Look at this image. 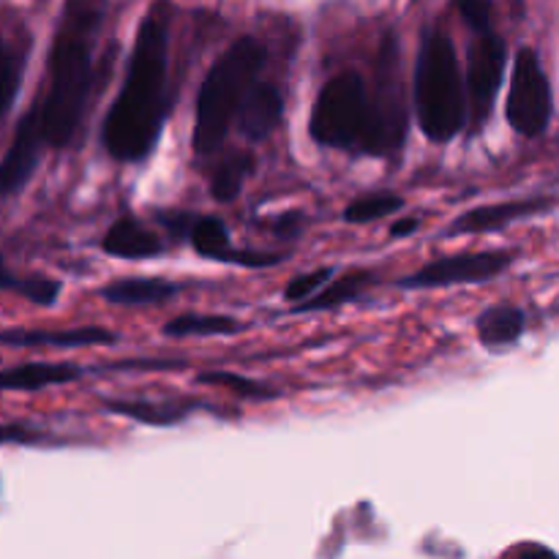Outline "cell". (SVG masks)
I'll list each match as a JSON object with an SVG mask.
<instances>
[{"mask_svg": "<svg viewBox=\"0 0 559 559\" xmlns=\"http://www.w3.org/2000/svg\"><path fill=\"white\" fill-rule=\"evenodd\" d=\"M169 0L151 3L136 31L120 93L102 126V145L115 162H145L158 145L173 109L169 91Z\"/></svg>", "mask_w": 559, "mask_h": 559, "instance_id": "1", "label": "cell"}, {"mask_svg": "<svg viewBox=\"0 0 559 559\" xmlns=\"http://www.w3.org/2000/svg\"><path fill=\"white\" fill-rule=\"evenodd\" d=\"M189 243L197 254L213 262H224V257L233 251V240H229L227 224L216 216H197L194 227H191V235H189Z\"/></svg>", "mask_w": 559, "mask_h": 559, "instance_id": "23", "label": "cell"}, {"mask_svg": "<svg viewBox=\"0 0 559 559\" xmlns=\"http://www.w3.org/2000/svg\"><path fill=\"white\" fill-rule=\"evenodd\" d=\"M183 360H115L102 366L104 371H136V369H183Z\"/></svg>", "mask_w": 559, "mask_h": 559, "instance_id": "31", "label": "cell"}, {"mask_svg": "<svg viewBox=\"0 0 559 559\" xmlns=\"http://www.w3.org/2000/svg\"><path fill=\"white\" fill-rule=\"evenodd\" d=\"M311 140L364 156H388L371 93L358 71H338L320 87L309 118Z\"/></svg>", "mask_w": 559, "mask_h": 559, "instance_id": "5", "label": "cell"}, {"mask_svg": "<svg viewBox=\"0 0 559 559\" xmlns=\"http://www.w3.org/2000/svg\"><path fill=\"white\" fill-rule=\"evenodd\" d=\"M399 36L396 33H385L380 44V55H377V87L371 93V104H374L377 120L385 134L388 151H396L404 142V131H407V109H404L402 98V76H399Z\"/></svg>", "mask_w": 559, "mask_h": 559, "instance_id": "9", "label": "cell"}, {"mask_svg": "<svg viewBox=\"0 0 559 559\" xmlns=\"http://www.w3.org/2000/svg\"><path fill=\"white\" fill-rule=\"evenodd\" d=\"M306 227V216L300 211H289L284 213V216H278L276 222H273V235L282 240H295L300 238V233H304Z\"/></svg>", "mask_w": 559, "mask_h": 559, "instance_id": "30", "label": "cell"}, {"mask_svg": "<svg viewBox=\"0 0 559 559\" xmlns=\"http://www.w3.org/2000/svg\"><path fill=\"white\" fill-rule=\"evenodd\" d=\"M243 331L240 320L229 314H178L162 328L164 336L186 338V336H235Z\"/></svg>", "mask_w": 559, "mask_h": 559, "instance_id": "21", "label": "cell"}, {"mask_svg": "<svg viewBox=\"0 0 559 559\" xmlns=\"http://www.w3.org/2000/svg\"><path fill=\"white\" fill-rule=\"evenodd\" d=\"M333 276H336V267L333 265L317 267V271H309V273H300V276H295L293 282L284 287V300L293 306L304 304V300L314 298L322 287H328V284L333 282Z\"/></svg>", "mask_w": 559, "mask_h": 559, "instance_id": "27", "label": "cell"}, {"mask_svg": "<svg viewBox=\"0 0 559 559\" xmlns=\"http://www.w3.org/2000/svg\"><path fill=\"white\" fill-rule=\"evenodd\" d=\"M44 435L41 431L31 429V426L25 424H5L3 426V442L5 445H36V442H41Z\"/></svg>", "mask_w": 559, "mask_h": 559, "instance_id": "32", "label": "cell"}, {"mask_svg": "<svg viewBox=\"0 0 559 559\" xmlns=\"http://www.w3.org/2000/svg\"><path fill=\"white\" fill-rule=\"evenodd\" d=\"M555 205L549 197H533V200H511V202H497V205H480L473 211L462 213L453 218L445 229V238H456V235H480V233H495V229L508 227V224L519 222V218L538 216Z\"/></svg>", "mask_w": 559, "mask_h": 559, "instance_id": "11", "label": "cell"}, {"mask_svg": "<svg viewBox=\"0 0 559 559\" xmlns=\"http://www.w3.org/2000/svg\"><path fill=\"white\" fill-rule=\"evenodd\" d=\"M527 331V314L524 309L511 304H497L491 309H486L484 314L475 320V333H478V342L484 344L491 353H500V349L516 347L519 338Z\"/></svg>", "mask_w": 559, "mask_h": 559, "instance_id": "16", "label": "cell"}, {"mask_svg": "<svg viewBox=\"0 0 559 559\" xmlns=\"http://www.w3.org/2000/svg\"><path fill=\"white\" fill-rule=\"evenodd\" d=\"M104 409L120 415L126 420H134L140 426H153V429H169L189 418L197 409H205V402L197 399H183V402H147V399H102Z\"/></svg>", "mask_w": 559, "mask_h": 559, "instance_id": "13", "label": "cell"}, {"mask_svg": "<svg viewBox=\"0 0 559 559\" xmlns=\"http://www.w3.org/2000/svg\"><path fill=\"white\" fill-rule=\"evenodd\" d=\"M284 115V96L273 82H260L249 87L235 123L240 126V134L249 142H265L278 129Z\"/></svg>", "mask_w": 559, "mask_h": 559, "instance_id": "12", "label": "cell"}, {"mask_svg": "<svg viewBox=\"0 0 559 559\" xmlns=\"http://www.w3.org/2000/svg\"><path fill=\"white\" fill-rule=\"evenodd\" d=\"M107 20V0H66L47 58V87L31 112L52 151L71 147L80 136L98 80L96 44Z\"/></svg>", "mask_w": 559, "mask_h": 559, "instance_id": "2", "label": "cell"}, {"mask_svg": "<svg viewBox=\"0 0 559 559\" xmlns=\"http://www.w3.org/2000/svg\"><path fill=\"white\" fill-rule=\"evenodd\" d=\"M104 254L115 260H156L164 254V243L151 227L140 222L136 216H120L118 222L109 224L102 240Z\"/></svg>", "mask_w": 559, "mask_h": 559, "instance_id": "15", "label": "cell"}, {"mask_svg": "<svg viewBox=\"0 0 559 559\" xmlns=\"http://www.w3.org/2000/svg\"><path fill=\"white\" fill-rule=\"evenodd\" d=\"M44 140L41 131H38L36 118L27 109L25 115L16 123L14 136H11L9 147L3 153V162H0V194L14 197L20 194L27 186V180L33 178L38 167V158H41Z\"/></svg>", "mask_w": 559, "mask_h": 559, "instance_id": "10", "label": "cell"}, {"mask_svg": "<svg viewBox=\"0 0 559 559\" xmlns=\"http://www.w3.org/2000/svg\"><path fill=\"white\" fill-rule=\"evenodd\" d=\"M377 282V276L371 271H353L347 276L336 278L328 287H322L314 298L304 300V304L289 306L287 314H311V311H331L338 309L344 304H355V300L364 298L366 289Z\"/></svg>", "mask_w": 559, "mask_h": 559, "instance_id": "18", "label": "cell"}, {"mask_svg": "<svg viewBox=\"0 0 559 559\" xmlns=\"http://www.w3.org/2000/svg\"><path fill=\"white\" fill-rule=\"evenodd\" d=\"M153 218H156L175 240L189 238L191 227H194L197 222L189 211H173V207H158V211H153Z\"/></svg>", "mask_w": 559, "mask_h": 559, "instance_id": "29", "label": "cell"}, {"mask_svg": "<svg viewBox=\"0 0 559 559\" xmlns=\"http://www.w3.org/2000/svg\"><path fill=\"white\" fill-rule=\"evenodd\" d=\"M462 14V20L473 27L475 33L491 31V11H495V3L491 0H453Z\"/></svg>", "mask_w": 559, "mask_h": 559, "instance_id": "28", "label": "cell"}, {"mask_svg": "<svg viewBox=\"0 0 559 559\" xmlns=\"http://www.w3.org/2000/svg\"><path fill=\"white\" fill-rule=\"evenodd\" d=\"M180 293V284L164 282V278H118L98 289L107 304L115 306H147L167 304Z\"/></svg>", "mask_w": 559, "mask_h": 559, "instance_id": "19", "label": "cell"}, {"mask_svg": "<svg viewBox=\"0 0 559 559\" xmlns=\"http://www.w3.org/2000/svg\"><path fill=\"white\" fill-rule=\"evenodd\" d=\"M265 60L267 52L260 38L240 36L211 66L200 93H197L194 131H191V147L197 156H211L222 147L229 129L238 120L240 104L257 82Z\"/></svg>", "mask_w": 559, "mask_h": 559, "instance_id": "4", "label": "cell"}, {"mask_svg": "<svg viewBox=\"0 0 559 559\" xmlns=\"http://www.w3.org/2000/svg\"><path fill=\"white\" fill-rule=\"evenodd\" d=\"M513 251H467L426 262L409 276L399 278V289H442L456 284H480L502 276L513 265Z\"/></svg>", "mask_w": 559, "mask_h": 559, "instance_id": "7", "label": "cell"}, {"mask_svg": "<svg viewBox=\"0 0 559 559\" xmlns=\"http://www.w3.org/2000/svg\"><path fill=\"white\" fill-rule=\"evenodd\" d=\"M413 104L420 131L435 145H445L467 126V80H462L451 36L440 27H426L420 38Z\"/></svg>", "mask_w": 559, "mask_h": 559, "instance_id": "3", "label": "cell"}, {"mask_svg": "<svg viewBox=\"0 0 559 559\" xmlns=\"http://www.w3.org/2000/svg\"><path fill=\"white\" fill-rule=\"evenodd\" d=\"M508 66L506 38L495 31L475 33V41L467 52V96H469V123L484 129L495 109L497 93L502 87V74Z\"/></svg>", "mask_w": 559, "mask_h": 559, "instance_id": "8", "label": "cell"}, {"mask_svg": "<svg viewBox=\"0 0 559 559\" xmlns=\"http://www.w3.org/2000/svg\"><path fill=\"white\" fill-rule=\"evenodd\" d=\"M555 102H551V82L540 66L538 52L533 47H522L513 58L511 91L506 102V118L519 136L544 134L551 123Z\"/></svg>", "mask_w": 559, "mask_h": 559, "instance_id": "6", "label": "cell"}, {"mask_svg": "<svg viewBox=\"0 0 559 559\" xmlns=\"http://www.w3.org/2000/svg\"><path fill=\"white\" fill-rule=\"evenodd\" d=\"M27 63V47H22V41H3V60H0V118H9V112L14 109L16 96H20L22 87V74H25Z\"/></svg>", "mask_w": 559, "mask_h": 559, "instance_id": "22", "label": "cell"}, {"mask_svg": "<svg viewBox=\"0 0 559 559\" xmlns=\"http://www.w3.org/2000/svg\"><path fill=\"white\" fill-rule=\"evenodd\" d=\"M197 382H200V385L227 388V391L238 393V396L246 399V402H273V399L282 396V391H276V388H267L265 382L251 380V377H243L238 374V371H227V369L200 371V374H197Z\"/></svg>", "mask_w": 559, "mask_h": 559, "instance_id": "24", "label": "cell"}, {"mask_svg": "<svg viewBox=\"0 0 559 559\" xmlns=\"http://www.w3.org/2000/svg\"><path fill=\"white\" fill-rule=\"evenodd\" d=\"M0 342L5 347H112L118 344V333L107 328H71V331H22V328H9L0 333Z\"/></svg>", "mask_w": 559, "mask_h": 559, "instance_id": "14", "label": "cell"}, {"mask_svg": "<svg viewBox=\"0 0 559 559\" xmlns=\"http://www.w3.org/2000/svg\"><path fill=\"white\" fill-rule=\"evenodd\" d=\"M418 229H420V218L404 216L399 218V222H393L388 233H391V238H409V235H415Z\"/></svg>", "mask_w": 559, "mask_h": 559, "instance_id": "33", "label": "cell"}, {"mask_svg": "<svg viewBox=\"0 0 559 559\" xmlns=\"http://www.w3.org/2000/svg\"><path fill=\"white\" fill-rule=\"evenodd\" d=\"M402 207H404V200L396 194H385V191H380V194H366V197H358V200H353L347 207H344V222L371 224L377 222V218H385L391 216V213L402 211Z\"/></svg>", "mask_w": 559, "mask_h": 559, "instance_id": "26", "label": "cell"}, {"mask_svg": "<svg viewBox=\"0 0 559 559\" xmlns=\"http://www.w3.org/2000/svg\"><path fill=\"white\" fill-rule=\"evenodd\" d=\"M0 284H3V289H9V293H20L22 298L31 300V304L36 306H55L60 289H63V284L55 282V278H47V276L22 278V276H14L9 267H3V273H0Z\"/></svg>", "mask_w": 559, "mask_h": 559, "instance_id": "25", "label": "cell"}, {"mask_svg": "<svg viewBox=\"0 0 559 559\" xmlns=\"http://www.w3.org/2000/svg\"><path fill=\"white\" fill-rule=\"evenodd\" d=\"M85 374V369L74 364H22V366H9V369L0 371V388L3 391H44V388L52 385H69V382L80 380Z\"/></svg>", "mask_w": 559, "mask_h": 559, "instance_id": "17", "label": "cell"}, {"mask_svg": "<svg viewBox=\"0 0 559 559\" xmlns=\"http://www.w3.org/2000/svg\"><path fill=\"white\" fill-rule=\"evenodd\" d=\"M257 158L249 151H233L213 167L211 173V197L216 202H235L243 191L246 180L254 175Z\"/></svg>", "mask_w": 559, "mask_h": 559, "instance_id": "20", "label": "cell"}]
</instances>
